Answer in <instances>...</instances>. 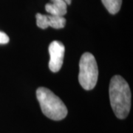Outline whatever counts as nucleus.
Masks as SVG:
<instances>
[{
  "label": "nucleus",
  "instance_id": "f257e3e1",
  "mask_svg": "<svg viewBox=\"0 0 133 133\" xmlns=\"http://www.w3.org/2000/svg\"><path fill=\"white\" fill-rule=\"evenodd\" d=\"M109 99L116 117L124 119L131 108V91L128 83L121 76H115L109 84Z\"/></svg>",
  "mask_w": 133,
  "mask_h": 133
},
{
  "label": "nucleus",
  "instance_id": "f03ea898",
  "mask_svg": "<svg viewBox=\"0 0 133 133\" xmlns=\"http://www.w3.org/2000/svg\"><path fill=\"white\" fill-rule=\"evenodd\" d=\"M36 97L45 116L54 121H60L66 118V106L52 91L46 87H39L36 90Z\"/></svg>",
  "mask_w": 133,
  "mask_h": 133
},
{
  "label": "nucleus",
  "instance_id": "7ed1b4c3",
  "mask_svg": "<svg viewBox=\"0 0 133 133\" xmlns=\"http://www.w3.org/2000/svg\"><path fill=\"white\" fill-rule=\"evenodd\" d=\"M98 78V69L95 57L90 52L81 56L79 62L78 81L86 90H92L96 85Z\"/></svg>",
  "mask_w": 133,
  "mask_h": 133
},
{
  "label": "nucleus",
  "instance_id": "20e7f679",
  "mask_svg": "<svg viewBox=\"0 0 133 133\" xmlns=\"http://www.w3.org/2000/svg\"><path fill=\"white\" fill-rule=\"evenodd\" d=\"M65 52V48L61 42L53 41L49 46L50 62L49 68L53 72H57L62 68Z\"/></svg>",
  "mask_w": 133,
  "mask_h": 133
},
{
  "label": "nucleus",
  "instance_id": "39448f33",
  "mask_svg": "<svg viewBox=\"0 0 133 133\" xmlns=\"http://www.w3.org/2000/svg\"><path fill=\"white\" fill-rule=\"evenodd\" d=\"M36 17V24L39 28L46 29L51 27L54 29H61L64 28L66 24V19L64 16L37 14Z\"/></svg>",
  "mask_w": 133,
  "mask_h": 133
},
{
  "label": "nucleus",
  "instance_id": "423d86ee",
  "mask_svg": "<svg viewBox=\"0 0 133 133\" xmlns=\"http://www.w3.org/2000/svg\"><path fill=\"white\" fill-rule=\"evenodd\" d=\"M66 7L64 0H50V2L45 5V10L50 15L64 16L66 14Z\"/></svg>",
  "mask_w": 133,
  "mask_h": 133
},
{
  "label": "nucleus",
  "instance_id": "0eeeda50",
  "mask_svg": "<svg viewBox=\"0 0 133 133\" xmlns=\"http://www.w3.org/2000/svg\"><path fill=\"white\" fill-rule=\"evenodd\" d=\"M103 5L111 14H116L122 5V0H101Z\"/></svg>",
  "mask_w": 133,
  "mask_h": 133
},
{
  "label": "nucleus",
  "instance_id": "6e6552de",
  "mask_svg": "<svg viewBox=\"0 0 133 133\" xmlns=\"http://www.w3.org/2000/svg\"><path fill=\"white\" fill-rule=\"evenodd\" d=\"M9 37H8V36L6 33L0 31V44H5L8 43L9 42Z\"/></svg>",
  "mask_w": 133,
  "mask_h": 133
},
{
  "label": "nucleus",
  "instance_id": "1a4fd4ad",
  "mask_svg": "<svg viewBox=\"0 0 133 133\" xmlns=\"http://www.w3.org/2000/svg\"><path fill=\"white\" fill-rule=\"evenodd\" d=\"M65 2L66 3V5H70L71 4V1L72 0H64Z\"/></svg>",
  "mask_w": 133,
  "mask_h": 133
}]
</instances>
